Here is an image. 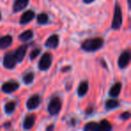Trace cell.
<instances>
[{
	"label": "cell",
	"mask_w": 131,
	"mask_h": 131,
	"mask_svg": "<svg viewBox=\"0 0 131 131\" xmlns=\"http://www.w3.org/2000/svg\"><path fill=\"white\" fill-rule=\"evenodd\" d=\"M121 86L122 85L120 83H116L115 84H113L111 86V90H110L109 94L111 97H118V94L120 93V91H121Z\"/></svg>",
	"instance_id": "15"
},
{
	"label": "cell",
	"mask_w": 131,
	"mask_h": 131,
	"mask_svg": "<svg viewBox=\"0 0 131 131\" xmlns=\"http://www.w3.org/2000/svg\"><path fill=\"white\" fill-rule=\"evenodd\" d=\"M35 120H36V118H35V115L31 114L28 115V116L25 117L24 120V123H23V126H24V129H31L32 128V127L34 126Z\"/></svg>",
	"instance_id": "13"
},
{
	"label": "cell",
	"mask_w": 131,
	"mask_h": 131,
	"mask_svg": "<svg viewBox=\"0 0 131 131\" xmlns=\"http://www.w3.org/2000/svg\"><path fill=\"white\" fill-rule=\"evenodd\" d=\"M103 39L100 38V37L88 39L82 43V49L85 51H88V52H93V51H96L100 49L103 46Z\"/></svg>",
	"instance_id": "1"
},
{
	"label": "cell",
	"mask_w": 131,
	"mask_h": 131,
	"mask_svg": "<svg viewBox=\"0 0 131 131\" xmlns=\"http://www.w3.org/2000/svg\"><path fill=\"white\" fill-rule=\"evenodd\" d=\"M129 62H130V53L128 50H126L118 58V65L120 68H125L128 66Z\"/></svg>",
	"instance_id": "6"
},
{
	"label": "cell",
	"mask_w": 131,
	"mask_h": 131,
	"mask_svg": "<svg viewBox=\"0 0 131 131\" xmlns=\"http://www.w3.org/2000/svg\"><path fill=\"white\" fill-rule=\"evenodd\" d=\"M88 91V83L87 82H82L78 86V89H77V93H78L79 96H84L86 94Z\"/></svg>",
	"instance_id": "17"
},
{
	"label": "cell",
	"mask_w": 131,
	"mask_h": 131,
	"mask_svg": "<svg viewBox=\"0 0 131 131\" xmlns=\"http://www.w3.org/2000/svg\"><path fill=\"white\" fill-rule=\"evenodd\" d=\"M33 79H34V75L31 72H29V73H26L25 75L23 77V81L25 84H30L32 83Z\"/></svg>",
	"instance_id": "22"
},
{
	"label": "cell",
	"mask_w": 131,
	"mask_h": 131,
	"mask_svg": "<svg viewBox=\"0 0 131 131\" xmlns=\"http://www.w3.org/2000/svg\"><path fill=\"white\" fill-rule=\"evenodd\" d=\"M51 63H52V57L50 53H45L39 62V68L41 71H46L50 68Z\"/></svg>",
	"instance_id": "4"
},
{
	"label": "cell",
	"mask_w": 131,
	"mask_h": 131,
	"mask_svg": "<svg viewBox=\"0 0 131 131\" xmlns=\"http://www.w3.org/2000/svg\"><path fill=\"white\" fill-rule=\"evenodd\" d=\"M83 1H84L85 4H90V3H93L94 0H83Z\"/></svg>",
	"instance_id": "27"
},
{
	"label": "cell",
	"mask_w": 131,
	"mask_h": 131,
	"mask_svg": "<svg viewBox=\"0 0 131 131\" xmlns=\"http://www.w3.org/2000/svg\"><path fill=\"white\" fill-rule=\"evenodd\" d=\"M61 101L58 97H54L50 100L48 107V111H49L50 115H57L61 110Z\"/></svg>",
	"instance_id": "3"
},
{
	"label": "cell",
	"mask_w": 131,
	"mask_h": 131,
	"mask_svg": "<svg viewBox=\"0 0 131 131\" xmlns=\"http://www.w3.org/2000/svg\"><path fill=\"white\" fill-rule=\"evenodd\" d=\"M84 130H89V131H95L98 130V123L96 122H89L87 123L84 127Z\"/></svg>",
	"instance_id": "23"
},
{
	"label": "cell",
	"mask_w": 131,
	"mask_h": 131,
	"mask_svg": "<svg viewBox=\"0 0 131 131\" xmlns=\"http://www.w3.org/2000/svg\"><path fill=\"white\" fill-rule=\"evenodd\" d=\"M37 22H38L39 24H45L49 22V16H48L47 14L42 13L38 15L37 16Z\"/></svg>",
	"instance_id": "21"
},
{
	"label": "cell",
	"mask_w": 131,
	"mask_h": 131,
	"mask_svg": "<svg viewBox=\"0 0 131 131\" xmlns=\"http://www.w3.org/2000/svg\"><path fill=\"white\" fill-rule=\"evenodd\" d=\"M122 11L120 6L116 3L114 10V15H113L112 24H111V28L114 30H118L122 25Z\"/></svg>",
	"instance_id": "2"
},
{
	"label": "cell",
	"mask_w": 131,
	"mask_h": 131,
	"mask_svg": "<svg viewBox=\"0 0 131 131\" xmlns=\"http://www.w3.org/2000/svg\"><path fill=\"white\" fill-rule=\"evenodd\" d=\"M40 52V49H33V50L31 52V54H30V58H31V59H35V58H36L37 57L39 56Z\"/></svg>",
	"instance_id": "24"
},
{
	"label": "cell",
	"mask_w": 131,
	"mask_h": 131,
	"mask_svg": "<svg viewBox=\"0 0 131 131\" xmlns=\"http://www.w3.org/2000/svg\"><path fill=\"white\" fill-rule=\"evenodd\" d=\"M15 106H16V103L15 102H8L5 105V111H6L7 114H11V113L14 112L15 109Z\"/></svg>",
	"instance_id": "20"
},
{
	"label": "cell",
	"mask_w": 131,
	"mask_h": 131,
	"mask_svg": "<svg viewBox=\"0 0 131 131\" xmlns=\"http://www.w3.org/2000/svg\"><path fill=\"white\" fill-rule=\"evenodd\" d=\"M16 59L15 58V54L14 52H9L6 53L4 56V58H3V65L6 68H8V69H13L14 68L16 65Z\"/></svg>",
	"instance_id": "5"
},
{
	"label": "cell",
	"mask_w": 131,
	"mask_h": 131,
	"mask_svg": "<svg viewBox=\"0 0 131 131\" xmlns=\"http://www.w3.org/2000/svg\"><path fill=\"white\" fill-rule=\"evenodd\" d=\"M40 98L38 94H34L31 97L28 99L27 102H26V106H27L28 110H34L40 105Z\"/></svg>",
	"instance_id": "9"
},
{
	"label": "cell",
	"mask_w": 131,
	"mask_h": 131,
	"mask_svg": "<svg viewBox=\"0 0 131 131\" xmlns=\"http://www.w3.org/2000/svg\"><path fill=\"white\" fill-rule=\"evenodd\" d=\"M33 37V31L31 30H27V31H24L22 34L19 36V40L21 41H28V40H31Z\"/></svg>",
	"instance_id": "16"
},
{
	"label": "cell",
	"mask_w": 131,
	"mask_h": 131,
	"mask_svg": "<svg viewBox=\"0 0 131 131\" xmlns=\"http://www.w3.org/2000/svg\"><path fill=\"white\" fill-rule=\"evenodd\" d=\"M70 68H70V67H68V68H64L63 69H62V71H63V72L68 71V70H70Z\"/></svg>",
	"instance_id": "28"
},
{
	"label": "cell",
	"mask_w": 131,
	"mask_h": 131,
	"mask_svg": "<svg viewBox=\"0 0 131 131\" xmlns=\"http://www.w3.org/2000/svg\"><path fill=\"white\" fill-rule=\"evenodd\" d=\"M35 17V13L31 10H28V11L24 12L22 15L20 19V24H27L28 23H30L31 20H33V18Z\"/></svg>",
	"instance_id": "10"
},
{
	"label": "cell",
	"mask_w": 131,
	"mask_h": 131,
	"mask_svg": "<svg viewBox=\"0 0 131 131\" xmlns=\"http://www.w3.org/2000/svg\"><path fill=\"white\" fill-rule=\"evenodd\" d=\"M111 124L108 120L103 119L98 124V130L108 131V130H111Z\"/></svg>",
	"instance_id": "18"
},
{
	"label": "cell",
	"mask_w": 131,
	"mask_h": 131,
	"mask_svg": "<svg viewBox=\"0 0 131 131\" xmlns=\"http://www.w3.org/2000/svg\"><path fill=\"white\" fill-rule=\"evenodd\" d=\"M30 0H15V3H14V12L17 13V12H20L22 10H24L26 6L29 4Z\"/></svg>",
	"instance_id": "11"
},
{
	"label": "cell",
	"mask_w": 131,
	"mask_h": 131,
	"mask_svg": "<svg viewBox=\"0 0 131 131\" xmlns=\"http://www.w3.org/2000/svg\"><path fill=\"white\" fill-rule=\"evenodd\" d=\"M58 42H59V38L57 34L51 35L45 42V46L48 48H50V49H56L58 45Z\"/></svg>",
	"instance_id": "12"
},
{
	"label": "cell",
	"mask_w": 131,
	"mask_h": 131,
	"mask_svg": "<svg viewBox=\"0 0 131 131\" xmlns=\"http://www.w3.org/2000/svg\"><path fill=\"white\" fill-rule=\"evenodd\" d=\"M0 20H1V14H0Z\"/></svg>",
	"instance_id": "29"
},
{
	"label": "cell",
	"mask_w": 131,
	"mask_h": 131,
	"mask_svg": "<svg viewBox=\"0 0 131 131\" xmlns=\"http://www.w3.org/2000/svg\"><path fill=\"white\" fill-rule=\"evenodd\" d=\"M119 105V102L117 100H113V99H111V100H108L105 103V107L107 110H112L114 108L118 107Z\"/></svg>",
	"instance_id": "19"
},
{
	"label": "cell",
	"mask_w": 131,
	"mask_h": 131,
	"mask_svg": "<svg viewBox=\"0 0 131 131\" xmlns=\"http://www.w3.org/2000/svg\"><path fill=\"white\" fill-rule=\"evenodd\" d=\"M129 118H130V113H129L128 111H125V112L120 115V118H121V119L127 120V119H128Z\"/></svg>",
	"instance_id": "25"
},
{
	"label": "cell",
	"mask_w": 131,
	"mask_h": 131,
	"mask_svg": "<svg viewBox=\"0 0 131 131\" xmlns=\"http://www.w3.org/2000/svg\"><path fill=\"white\" fill-rule=\"evenodd\" d=\"M19 88V84L17 82H7L5 83L2 86H1V90L6 93H11L16 91Z\"/></svg>",
	"instance_id": "8"
},
{
	"label": "cell",
	"mask_w": 131,
	"mask_h": 131,
	"mask_svg": "<svg viewBox=\"0 0 131 131\" xmlns=\"http://www.w3.org/2000/svg\"><path fill=\"white\" fill-rule=\"evenodd\" d=\"M27 49H28V45L26 44V45H22L21 47H19L18 49L14 52L15 58V59H16L17 63L23 61V59H24L26 55V52H27Z\"/></svg>",
	"instance_id": "7"
},
{
	"label": "cell",
	"mask_w": 131,
	"mask_h": 131,
	"mask_svg": "<svg viewBox=\"0 0 131 131\" xmlns=\"http://www.w3.org/2000/svg\"><path fill=\"white\" fill-rule=\"evenodd\" d=\"M51 129H54V126L53 125H50L49 127H46V130H51Z\"/></svg>",
	"instance_id": "26"
},
{
	"label": "cell",
	"mask_w": 131,
	"mask_h": 131,
	"mask_svg": "<svg viewBox=\"0 0 131 131\" xmlns=\"http://www.w3.org/2000/svg\"><path fill=\"white\" fill-rule=\"evenodd\" d=\"M13 42V38L11 35H6L0 38V49H5L8 48Z\"/></svg>",
	"instance_id": "14"
}]
</instances>
